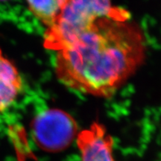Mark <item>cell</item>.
Segmentation results:
<instances>
[{"instance_id":"6da1fadb","label":"cell","mask_w":161,"mask_h":161,"mask_svg":"<svg viewBox=\"0 0 161 161\" xmlns=\"http://www.w3.org/2000/svg\"><path fill=\"white\" fill-rule=\"evenodd\" d=\"M145 51L143 30L131 18H102L58 51L55 73L68 87L107 98L142 65Z\"/></svg>"},{"instance_id":"7a4b0ae2","label":"cell","mask_w":161,"mask_h":161,"mask_svg":"<svg viewBox=\"0 0 161 161\" xmlns=\"http://www.w3.org/2000/svg\"><path fill=\"white\" fill-rule=\"evenodd\" d=\"M131 18L122 7L113 6L111 0H71L56 24L46 29L44 46L59 51L84 34L102 18Z\"/></svg>"},{"instance_id":"3957f363","label":"cell","mask_w":161,"mask_h":161,"mask_svg":"<svg viewBox=\"0 0 161 161\" xmlns=\"http://www.w3.org/2000/svg\"><path fill=\"white\" fill-rule=\"evenodd\" d=\"M74 118L57 108L39 113L31 122V134L39 148L49 153H58L68 148L78 134Z\"/></svg>"},{"instance_id":"277c9868","label":"cell","mask_w":161,"mask_h":161,"mask_svg":"<svg viewBox=\"0 0 161 161\" xmlns=\"http://www.w3.org/2000/svg\"><path fill=\"white\" fill-rule=\"evenodd\" d=\"M80 161H116L113 140L104 125L93 122L76 137Z\"/></svg>"},{"instance_id":"5b68a950","label":"cell","mask_w":161,"mask_h":161,"mask_svg":"<svg viewBox=\"0 0 161 161\" xmlns=\"http://www.w3.org/2000/svg\"><path fill=\"white\" fill-rule=\"evenodd\" d=\"M22 88V78L17 69L0 49V112L14 102Z\"/></svg>"},{"instance_id":"8992f818","label":"cell","mask_w":161,"mask_h":161,"mask_svg":"<svg viewBox=\"0 0 161 161\" xmlns=\"http://www.w3.org/2000/svg\"><path fill=\"white\" fill-rule=\"evenodd\" d=\"M31 13L46 27L56 24L62 12L71 0H26Z\"/></svg>"},{"instance_id":"52a82bcc","label":"cell","mask_w":161,"mask_h":161,"mask_svg":"<svg viewBox=\"0 0 161 161\" xmlns=\"http://www.w3.org/2000/svg\"><path fill=\"white\" fill-rule=\"evenodd\" d=\"M0 1H6V0H0Z\"/></svg>"}]
</instances>
